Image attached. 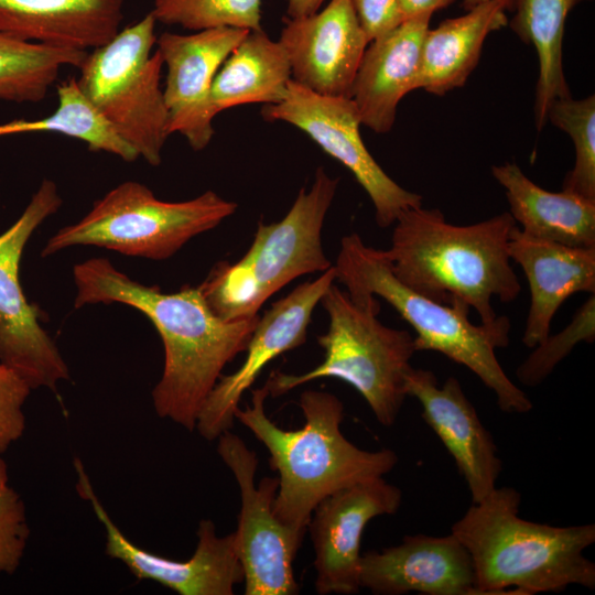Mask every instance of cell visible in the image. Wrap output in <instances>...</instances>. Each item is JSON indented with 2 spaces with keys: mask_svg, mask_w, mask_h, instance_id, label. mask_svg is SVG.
Masks as SVG:
<instances>
[{
  "mask_svg": "<svg viewBox=\"0 0 595 595\" xmlns=\"http://www.w3.org/2000/svg\"><path fill=\"white\" fill-rule=\"evenodd\" d=\"M75 307L122 303L142 312L158 331L164 366L152 390L156 414L190 432L227 364L245 351L259 315L225 321L210 310L198 286L164 293L155 285L132 280L106 258L74 267Z\"/></svg>",
  "mask_w": 595,
  "mask_h": 595,
  "instance_id": "obj_1",
  "label": "cell"
},
{
  "mask_svg": "<svg viewBox=\"0 0 595 595\" xmlns=\"http://www.w3.org/2000/svg\"><path fill=\"white\" fill-rule=\"evenodd\" d=\"M516 226L509 212L457 226L437 208L412 207L394 221L385 253L396 278L413 291L442 304H465L483 324H493V299L509 303L521 291L508 250Z\"/></svg>",
  "mask_w": 595,
  "mask_h": 595,
  "instance_id": "obj_2",
  "label": "cell"
},
{
  "mask_svg": "<svg viewBox=\"0 0 595 595\" xmlns=\"http://www.w3.org/2000/svg\"><path fill=\"white\" fill-rule=\"evenodd\" d=\"M268 397L266 383L252 390L251 404L239 407L235 419L267 448L270 468L279 480L273 512L293 531L305 536L314 508L327 496L381 477L397 465L398 455L392 450H363L344 436V404L335 394L303 391L299 405L304 424L298 430H284L267 415Z\"/></svg>",
  "mask_w": 595,
  "mask_h": 595,
  "instance_id": "obj_3",
  "label": "cell"
},
{
  "mask_svg": "<svg viewBox=\"0 0 595 595\" xmlns=\"http://www.w3.org/2000/svg\"><path fill=\"white\" fill-rule=\"evenodd\" d=\"M521 494L495 488L451 529L470 555L479 595H531L570 585L595 588V563L584 551L595 524L554 527L518 516Z\"/></svg>",
  "mask_w": 595,
  "mask_h": 595,
  "instance_id": "obj_4",
  "label": "cell"
},
{
  "mask_svg": "<svg viewBox=\"0 0 595 595\" xmlns=\"http://www.w3.org/2000/svg\"><path fill=\"white\" fill-rule=\"evenodd\" d=\"M333 267L336 281L354 301L379 296L412 326L416 351H437L468 368L495 393L504 412L521 414L532 409L531 400L507 376L495 353L509 344L507 316H498L493 324H473L467 305L442 304L403 284L393 274L385 250L367 246L357 234L342 238Z\"/></svg>",
  "mask_w": 595,
  "mask_h": 595,
  "instance_id": "obj_5",
  "label": "cell"
},
{
  "mask_svg": "<svg viewBox=\"0 0 595 595\" xmlns=\"http://www.w3.org/2000/svg\"><path fill=\"white\" fill-rule=\"evenodd\" d=\"M320 303L329 318L327 332L317 337L324 350L322 363L300 375L271 372L266 381L269 396L280 397L321 378H337L360 393L381 425H393L408 397L405 376L416 353L414 336L378 320L376 296L357 302L333 283Z\"/></svg>",
  "mask_w": 595,
  "mask_h": 595,
  "instance_id": "obj_6",
  "label": "cell"
},
{
  "mask_svg": "<svg viewBox=\"0 0 595 595\" xmlns=\"http://www.w3.org/2000/svg\"><path fill=\"white\" fill-rule=\"evenodd\" d=\"M338 178L324 167L309 190L301 188L286 215L258 224L248 251L235 263L220 261L198 286L207 305L225 321L258 315L266 301L294 279L328 270L322 229Z\"/></svg>",
  "mask_w": 595,
  "mask_h": 595,
  "instance_id": "obj_7",
  "label": "cell"
},
{
  "mask_svg": "<svg viewBox=\"0 0 595 595\" xmlns=\"http://www.w3.org/2000/svg\"><path fill=\"white\" fill-rule=\"evenodd\" d=\"M236 210V203L213 191L188 201L165 202L145 185L126 181L96 201L79 221L53 235L41 255L96 246L125 256L164 260Z\"/></svg>",
  "mask_w": 595,
  "mask_h": 595,
  "instance_id": "obj_8",
  "label": "cell"
},
{
  "mask_svg": "<svg viewBox=\"0 0 595 595\" xmlns=\"http://www.w3.org/2000/svg\"><path fill=\"white\" fill-rule=\"evenodd\" d=\"M155 24L149 12L120 29L111 40L87 53L76 78L119 134L153 166L161 163L170 136L160 84L163 62L158 51L151 53L156 43Z\"/></svg>",
  "mask_w": 595,
  "mask_h": 595,
  "instance_id": "obj_9",
  "label": "cell"
},
{
  "mask_svg": "<svg viewBox=\"0 0 595 595\" xmlns=\"http://www.w3.org/2000/svg\"><path fill=\"white\" fill-rule=\"evenodd\" d=\"M61 205L57 185L44 180L18 220L0 235V363L32 390L47 388L54 392L69 378V370L41 325V310L28 301L19 270L28 240Z\"/></svg>",
  "mask_w": 595,
  "mask_h": 595,
  "instance_id": "obj_10",
  "label": "cell"
},
{
  "mask_svg": "<svg viewBox=\"0 0 595 595\" xmlns=\"http://www.w3.org/2000/svg\"><path fill=\"white\" fill-rule=\"evenodd\" d=\"M217 441V453L231 470L240 491V512L234 537L245 575V594H299L293 561L304 536L282 524L273 512L278 477H264L256 485V452L230 430Z\"/></svg>",
  "mask_w": 595,
  "mask_h": 595,
  "instance_id": "obj_11",
  "label": "cell"
},
{
  "mask_svg": "<svg viewBox=\"0 0 595 595\" xmlns=\"http://www.w3.org/2000/svg\"><path fill=\"white\" fill-rule=\"evenodd\" d=\"M261 115L296 127L347 167L372 202L379 227H389L404 210L422 206V196L401 187L367 150L357 108L348 96L320 95L291 79L284 98L266 105Z\"/></svg>",
  "mask_w": 595,
  "mask_h": 595,
  "instance_id": "obj_12",
  "label": "cell"
},
{
  "mask_svg": "<svg viewBox=\"0 0 595 595\" xmlns=\"http://www.w3.org/2000/svg\"><path fill=\"white\" fill-rule=\"evenodd\" d=\"M78 495L89 502L106 532V554L121 561L139 581L156 582L180 595H232L244 583L234 532L218 536L210 519H202L193 555L177 561L151 553L130 541L98 499L79 458L74 459Z\"/></svg>",
  "mask_w": 595,
  "mask_h": 595,
  "instance_id": "obj_13",
  "label": "cell"
},
{
  "mask_svg": "<svg viewBox=\"0 0 595 595\" xmlns=\"http://www.w3.org/2000/svg\"><path fill=\"white\" fill-rule=\"evenodd\" d=\"M335 281L332 266L315 280L301 283L275 301L259 317L245 350V361L235 372L220 376L198 413L195 430L202 437L214 441L231 430L241 397L262 369L278 356L306 342L313 311Z\"/></svg>",
  "mask_w": 595,
  "mask_h": 595,
  "instance_id": "obj_14",
  "label": "cell"
},
{
  "mask_svg": "<svg viewBox=\"0 0 595 595\" xmlns=\"http://www.w3.org/2000/svg\"><path fill=\"white\" fill-rule=\"evenodd\" d=\"M402 493L383 477H372L337 490L313 510L307 531L314 551L317 594L359 592L360 543L369 521L393 515Z\"/></svg>",
  "mask_w": 595,
  "mask_h": 595,
  "instance_id": "obj_15",
  "label": "cell"
},
{
  "mask_svg": "<svg viewBox=\"0 0 595 595\" xmlns=\"http://www.w3.org/2000/svg\"><path fill=\"white\" fill-rule=\"evenodd\" d=\"M238 28H214L190 34L163 32L156 51L166 66L163 89L169 133L182 134L195 151L205 149L214 136L217 112L212 87L229 54L248 34Z\"/></svg>",
  "mask_w": 595,
  "mask_h": 595,
  "instance_id": "obj_16",
  "label": "cell"
},
{
  "mask_svg": "<svg viewBox=\"0 0 595 595\" xmlns=\"http://www.w3.org/2000/svg\"><path fill=\"white\" fill-rule=\"evenodd\" d=\"M279 43L299 85L348 96L369 41L350 0H331L313 14L284 20Z\"/></svg>",
  "mask_w": 595,
  "mask_h": 595,
  "instance_id": "obj_17",
  "label": "cell"
},
{
  "mask_svg": "<svg viewBox=\"0 0 595 595\" xmlns=\"http://www.w3.org/2000/svg\"><path fill=\"white\" fill-rule=\"evenodd\" d=\"M405 393L420 402L422 419L453 457L473 504L483 500L496 488L502 462L461 382L451 376L440 387L433 371L411 367Z\"/></svg>",
  "mask_w": 595,
  "mask_h": 595,
  "instance_id": "obj_18",
  "label": "cell"
},
{
  "mask_svg": "<svg viewBox=\"0 0 595 595\" xmlns=\"http://www.w3.org/2000/svg\"><path fill=\"white\" fill-rule=\"evenodd\" d=\"M359 583L377 595H479L470 555L452 533L405 536L361 554Z\"/></svg>",
  "mask_w": 595,
  "mask_h": 595,
  "instance_id": "obj_19",
  "label": "cell"
},
{
  "mask_svg": "<svg viewBox=\"0 0 595 595\" xmlns=\"http://www.w3.org/2000/svg\"><path fill=\"white\" fill-rule=\"evenodd\" d=\"M432 14L407 19L369 42L349 98L361 125L377 133L391 130L400 100L414 90L421 46Z\"/></svg>",
  "mask_w": 595,
  "mask_h": 595,
  "instance_id": "obj_20",
  "label": "cell"
},
{
  "mask_svg": "<svg viewBox=\"0 0 595 595\" xmlns=\"http://www.w3.org/2000/svg\"><path fill=\"white\" fill-rule=\"evenodd\" d=\"M508 250L529 284L530 305L522 343L533 348L550 334L551 321L569 296L595 292V248L532 238L516 226Z\"/></svg>",
  "mask_w": 595,
  "mask_h": 595,
  "instance_id": "obj_21",
  "label": "cell"
},
{
  "mask_svg": "<svg viewBox=\"0 0 595 595\" xmlns=\"http://www.w3.org/2000/svg\"><path fill=\"white\" fill-rule=\"evenodd\" d=\"M122 20L123 0H0V32L54 47L88 52Z\"/></svg>",
  "mask_w": 595,
  "mask_h": 595,
  "instance_id": "obj_22",
  "label": "cell"
},
{
  "mask_svg": "<svg viewBox=\"0 0 595 595\" xmlns=\"http://www.w3.org/2000/svg\"><path fill=\"white\" fill-rule=\"evenodd\" d=\"M491 174L505 188L509 214L523 234L570 247L595 248V201L563 190L547 191L513 162L494 165Z\"/></svg>",
  "mask_w": 595,
  "mask_h": 595,
  "instance_id": "obj_23",
  "label": "cell"
},
{
  "mask_svg": "<svg viewBox=\"0 0 595 595\" xmlns=\"http://www.w3.org/2000/svg\"><path fill=\"white\" fill-rule=\"evenodd\" d=\"M506 12L497 2H484L429 28L421 46L414 90L443 96L462 87L477 66L487 36L508 24Z\"/></svg>",
  "mask_w": 595,
  "mask_h": 595,
  "instance_id": "obj_24",
  "label": "cell"
},
{
  "mask_svg": "<svg viewBox=\"0 0 595 595\" xmlns=\"http://www.w3.org/2000/svg\"><path fill=\"white\" fill-rule=\"evenodd\" d=\"M291 79L290 63L279 41L262 29L249 31L215 76L214 109L219 113L240 105L278 104Z\"/></svg>",
  "mask_w": 595,
  "mask_h": 595,
  "instance_id": "obj_25",
  "label": "cell"
},
{
  "mask_svg": "<svg viewBox=\"0 0 595 595\" xmlns=\"http://www.w3.org/2000/svg\"><path fill=\"white\" fill-rule=\"evenodd\" d=\"M591 0H515L508 21L516 35L534 47L538 56L534 118L537 129L547 123L548 110L558 99L570 97L563 68V39L569 13Z\"/></svg>",
  "mask_w": 595,
  "mask_h": 595,
  "instance_id": "obj_26",
  "label": "cell"
},
{
  "mask_svg": "<svg viewBox=\"0 0 595 595\" xmlns=\"http://www.w3.org/2000/svg\"><path fill=\"white\" fill-rule=\"evenodd\" d=\"M57 106L40 119H17L0 125V137L57 132L84 141L89 150L113 154L126 162L139 159L137 150L127 142L104 113L83 93L76 78H68L56 87Z\"/></svg>",
  "mask_w": 595,
  "mask_h": 595,
  "instance_id": "obj_27",
  "label": "cell"
},
{
  "mask_svg": "<svg viewBox=\"0 0 595 595\" xmlns=\"http://www.w3.org/2000/svg\"><path fill=\"white\" fill-rule=\"evenodd\" d=\"M87 53L28 42L0 32V100L42 101L61 69L79 68Z\"/></svg>",
  "mask_w": 595,
  "mask_h": 595,
  "instance_id": "obj_28",
  "label": "cell"
},
{
  "mask_svg": "<svg viewBox=\"0 0 595 595\" xmlns=\"http://www.w3.org/2000/svg\"><path fill=\"white\" fill-rule=\"evenodd\" d=\"M547 119L574 143V166L565 175L562 190L595 201V95L558 99L551 104Z\"/></svg>",
  "mask_w": 595,
  "mask_h": 595,
  "instance_id": "obj_29",
  "label": "cell"
},
{
  "mask_svg": "<svg viewBox=\"0 0 595 595\" xmlns=\"http://www.w3.org/2000/svg\"><path fill=\"white\" fill-rule=\"evenodd\" d=\"M262 0H153L156 22L191 31L214 28L261 30Z\"/></svg>",
  "mask_w": 595,
  "mask_h": 595,
  "instance_id": "obj_30",
  "label": "cell"
},
{
  "mask_svg": "<svg viewBox=\"0 0 595 595\" xmlns=\"http://www.w3.org/2000/svg\"><path fill=\"white\" fill-rule=\"evenodd\" d=\"M595 339L594 293L577 309L572 321L555 335H548L533 347L531 354L516 370L518 380L527 387L543 382L554 368L582 343Z\"/></svg>",
  "mask_w": 595,
  "mask_h": 595,
  "instance_id": "obj_31",
  "label": "cell"
},
{
  "mask_svg": "<svg viewBox=\"0 0 595 595\" xmlns=\"http://www.w3.org/2000/svg\"><path fill=\"white\" fill-rule=\"evenodd\" d=\"M29 536L24 502L9 485L8 466L0 454V573L17 571Z\"/></svg>",
  "mask_w": 595,
  "mask_h": 595,
  "instance_id": "obj_32",
  "label": "cell"
},
{
  "mask_svg": "<svg viewBox=\"0 0 595 595\" xmlns=\"http://www.w3.org/2000/svg\"><path fill=\"white\" fill-rule=\"evenodd\" d=\"M31 390L14 370L0 363V454L25 430L23 405Z\"/></svg>",
  "mask_w": 595,
  "mask_h": 595,
  "instance_id": "obj_33",
  "label": "cell"
},
{
  "mask_svg": "<svg viewBox=\"0 0 595 595\" xmlns=\"http://www.w3.org/2000/svg\"><path fill=\"white\" fill-rule=\"evenodd\" d=\"M350 1L369 42L403 21L398 0Z\"/></svg>",
  "mask_w": 595,
  "mask_h": 595,
  "instance_id": "obj_34",
  "label": "cell"
},
{
  "mask_svg": "<svg viewBox=\"0 0 595 595\" xmlns=\"http://www.w3.org/2000/svg\"><path fill=\"white\" fill-rule=\"evenodd\" d=\"M403 21L423 14H432L455 0H398Z\"/></svg>",
  "mask_w": 595,
  "mask_h": 595,
  "instance_id": "obj_35",
  "label": "cell"
},
{
  "mask_svg": "<svg viewBox=\"0 0 595 595\" xmlns=\"http://www.w3.org/2000/svg\"><path fill=\"white\" fill-rule=\"evenodd\" d=\"M325 0H286V18L294 19L317 12Z\"/></svg>",
  "mask_w": 595,
  "mask_h": 595,
  "instance_id": "obj_36",
  "label": "cell"
},
{
  "mask_svg": "<svg viewBox=\"0 0 595 595\" xmlns=\"http://www.w3.org/2000/svg\"><path fill=\"white\" fill-rule=\"evenodd\" d=\"M490 1L499 3L506 11H512L515 6V0H463V8L467 11L480 3Z\"/></svg>",
  "mask_w": 595,
  "mask_h": 595,
  "instance_id": "obj_37",
  "label": "cell"
}]
</instances>
